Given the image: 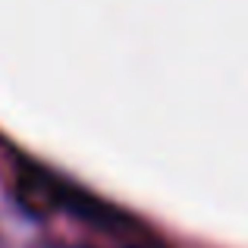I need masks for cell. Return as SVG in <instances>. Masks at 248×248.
<instances>
[]
</instances>
